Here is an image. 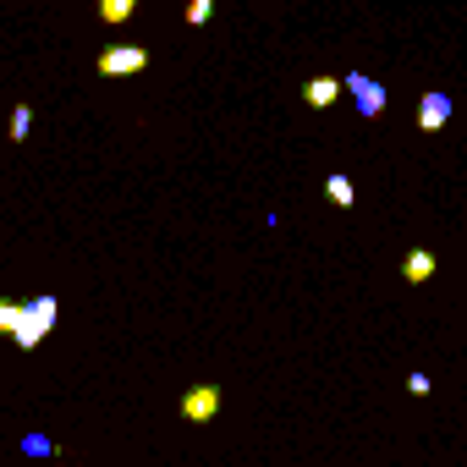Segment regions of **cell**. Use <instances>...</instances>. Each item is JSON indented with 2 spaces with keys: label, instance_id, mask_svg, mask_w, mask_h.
Returning <instances> with one entry per match:
<instances>
[{
  "label": "cell",
  "instance_id": "cell-4",
  "mask_svg": "<svg viewBox=\"0 0 467 467\" xmlns=\"http://www.w3.org/2000/svg\"><path fill=\"white\" fill-rule=\"evenodd\" d=\"M182 418H187V423L220 418V385H192V390L182 396Z\"/></svg>",
  "mask_w": 467,
  "mask_h": 467
},
{
  "label": "cell",
  "instance_id": "cell-9",
  "mask_svg": "<svg viewBox=\"0 0 467 467\" xmlns=\"http://www.w3.org/2000/svg\"><path fill=\"white\" fill-rule=\"evenodd\" d=\"M325 198H330L336 209H352V176H341V171L325 176Z\"/></svg>",
  "mask_w": 467,
  "mask_h": 467
},
{
  "label": "cell",
  "instance_id": "cell-13",
  "mask_svg": "<svg viewBox=\"0 0 467 467\" xmlns=\"http://www.w3.org/2000/svg\"><path fill=\"white\" fill-rule=\"evenodd\" d=\"M23 451H28V456H50L56 445H50V434H28V440H23Z\"/></svg>",
  "mask_w": 467,
  "mask_h": 467
},
{
  "label": "cell",
  "instance_id": "cell-6",
  "mask_svg": "<svg viewBox=\"0 0 467 467\" xmlns=\"http://www.w3.org/2000/svg\"><path fill=\"white\" fill-rule=\"evenodd\" d=\"M445 121H451V99H445V94H423V99H418V127H423V132H440Z\"/></svg>",
  "mask_w": 467,
  "mask_h": 467
},
{
  "label": "cell",
  "instance_id": "cell-11",
  "mask_svg": "<svg viewBox=\"0 0 467 467\" xmlns=\"http://www.w3.org/2000/svg\"><path fill=\"white\" fill-rule=\"evenodd\" d=\"M28 132H34V110H28V105H17V110H12V138L23 143Z\"/></svg>",
  "mask_w": 467,
  "mask_h": 467
},
{
  "label": "cell",
  "instance_id": "cell-7",
  "mask_svg": "<svg viewBox=\"0 0 467 467\" xmlns=\"http://www.w3.org/2000/svg\"><path fill=\"white\" fill-rule=\"evenodd\" d=\"M434 270H440V259H434V254H429V248H412V254H407V259H401V275H407V281H412V286H418V281H429V275H434Z\"/></svg>",
  "mask_w": 467,
  "mask_h": 467
},
{
  "label": "cell",
  "instance_id": "cell-10",
  "mask_svg": "<svg viewBox=\"0 0 467 467\" xmlns=\"http://www.w3.org/2000/svg\"><path fill=\"white\" fill-rule=\"evenodd\" d=\"M214 17V0H187V28H203Z\"/></svg>",
  "mask_w": 467,
  "mask_h": 467
},
{
  "label": "cell",
  "instance_id": "cell-8",
  "mask_svg": "<svg viewBox=\"0 0 467 467\" xmlns=\"http://www.w3.org/2000/svg\"><path fill=\"white\" fill-rule=\"evenodd\" d=\"M132 6H138V0H99V23L105 28H121L132 17Z\"/></svg>",
  "mask_w": 467,
  "mask_h": 467
},
{
  "label": "cell",
  "instance_id": "cell-5",
  "mask_svg": "<svg viewBox=\"0 0 467 467\" xmlns=\"http://www.w3.org/2000/svg\"><path fill=\"white\" fill-rule=\"evenodd\" d=\"M303 99H308V110H330L341 99V78H308L303 83Z\"/></svg>",
  "mask_w": 467,
  "mask_h": 467
},
{
  "label": "cell",
  "instance_id": "cell-2",
  "mask_svg": "<svg viewBox=\"0 0 467 467\" xmlns=\"http://www.w3.org/2000/svg\"><path fill=\"white\" fill-rule=\"evenodd\" d=\"M341 94H352V105H358L363 121H379L385 105H390V88H385L379 78H368V72H347V78H341Z\"/></svg>",
  "mask_w": 467,
  "mask_h": 467
},
{
  "label": "cell",
  "instance_id": "cell-12",
  "mask_svg": "<svg viewBox=\"0 0 467 467\" xmlns=\"http://www.w3.org/2000/svg\"><path fill=\"white\" fill-rule=\"evenodd\" d=\"M17 319H23V303H0V336H17Z\"/></svg>",
  "mask_w": 467,
  "mask_h": 467
},
{
  "label": "cell",
  "instance_id": "cell-14",
  "mask_svg": "<svg viewBox=\"0 0 467 467\" xmlns=\"http://www.w3.org/2000/svg\"><path fill=\"white\" fill-rule=\"evenodd\" d=\"M407 390L412 396H429V374H407Z\"/></svg>",
  "mask_w": 467,
  "mask_h": 467
},
{
  "label": "cell",
  "instance_id": "cell-3",
  "mask_svg": "<svg viewBox=\"0 0 467 467\" xmlns=\"http://www.w3.org/2000/svg\"><path fill=\"white\" fill-rule=\"evenodd\" d=\"M143 67H149V50H143V45H110V50H99V61H94L99 78H138Z\"/></svg>",
  "mask_w": 467,
  "mask_h": 467
},
{
  "label": "cell",
  "instance_id": "cell-1",
  "mask_svg": "<svg viewBox=\"0 0 467 467\" xmlns=\"http://www.w3.org/2000/svg\"><path fill=\"white\" fill-rule=\"evenodd\" d=\"M56 319H61V303H56L50 292H39L34 303H23V319H17V336H12V341H17L23 352H34V347L56 330Z\"/></svg>",
  "mask_w": 467,
  "mask_h": 467
}]
</instances>
